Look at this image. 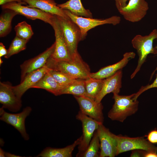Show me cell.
I'll use <instances>...</instances> for the list:
<instances>
[{"label":"cell","mask_w":157,"mask_h":157,"mask_svg":"<svg viewBox=\"0 0 157 157\" xmlns=\"http://www.w3.org/2000/svg\"><path fill=\"white\" fill-rule=\"evenodd\" d=\"M149 8L148 3L145 0H129L125 6L117 10L125 20L134 23L144 18Z\"/></svg>","instance_id":"7c38bea8"},{"label":"cell","mask_w":157,"mask_h":157,"mask_svg":"<svg viewBox=\"0 0 157 157\" xmlns=\"http://www.w3.org/2000/svg\"><path fill=\"white\" fill-rule=\"evenodd\" d=\"M46 66L27 74L20 83L13 86V91L17 97L21 98L25 92L39 81L50 70Z\"/></svg>","instance_id":"2e32d148"},{"label":"cell","mask_w":157,"mask_h":157,"mask_svg":"<svg viewBox=\"0 0 157 157\" xmlns=\"http://www.w3.org/2000/svg\"><path fill=\"white\" fill-rule=\"evenodd\" d=\"M49 71L32 88L44 89L55 95H59L60 90L64 87L55 81Z\"/></svg>","instance_id":"7402d4cb"},{"label":"cell","mask_w":157,"mask_h":157,"mask_svg":"<svg viewBox=\"0 0 157 157\" xmlns=\"http://www.w3.org/2000/svg\"><path fill=\"white\" fill-rule=\"evenodd\" d=\"M147 136L148 141L151 143H157V130L151 131Z\"/></svg>","instance_id":"4dcf8cb0"},{"label":"cell","mask_w":157,"mask_h":157,"mask_svg":"<svg viewBox=\"0 0 157 157\" xmlns=\"http://www.w3.org/2000/svg\"><path fill=\"white\" fill-rule=\"evenodd\" d=\"M130 157H143L144 151L141 150H132Z\"/></svg>","instance_id":"d6a6232c"},{"label":"cell","mask_w":157,"mask_h":157,"mask_svg":"<svg viewBox=\"0 0 157 157\" xmlns=\"http://www.w3.org/2000/svg\"><path fill=\"white\" fill-rule=\"evenodd\" d=\"M1 107L0 108V119L6 123L13 126L18 131L25 140L29 139L26 132L25 126V120L32 111L31 108L27 106L22 111L17 113H11L7 112Z\"/></svg>","instance_id":"9c48e42d"},{"label":"cell","mask_w":157,"mask_h":157,"mask_svg":"<svg viewBox=\"0 0 157 157\" xmlns=\"http://www.w3.org/2000/svg\"><path fill=\"white\" fill-rule=\"evenodd\" d=\"M153 88H157V73L156 74V77L153 82L150 84H148L144 86H142L138 91L135 93L133 98L134 100H137L138 97L145 91Z\"/></svg>","instance_id":"f546056e"},{"label":"cell","mask_w":157,"mask_h":157,"mask_svg":"<svg viewBox=\"0 0 157 157\" xmlns=\"http://www.w3.org/2000/svg\"><path fill=\"white\" fill-rule=\"evenodd\" d=\"M113 94L114 103L108 112V117L112 120L123 122L127 117L137 112L139 101L133 99L135 93L129 95Z\"/></svg>","instance_id":"7a4b0ae2"},{"label":"cell","mask_w":157,"mask_h":157,"mask_svg":"<svg viewBox=\"0 0 157 157\" xmlns=\"http://www.w3.org/2000/svg\"><path fill=\"white\" fill-rule=\"evenodd\" d=\"M57 6L62 9L68 10L75 15L92 18V13L84 7L81 0H69L64 3L58 4Z\"/></svg>","instance_id":"44dd1931"},{"label":"cell","mask_w":157,"mask_h":157,"mask_svg":"<svg viewBox=\"0 0 157 157\" xmlns=\"http://www.w3.org/2000/svg\"><path fill=\"white\" fill-rule=\"evenodd\" d=\"M55 37L54 51L50 57L57 61H69L72 59L65 41L62 31L56 16L55 15L51 25Z\"/></svg>","instance_id":"8fae6325"},{"label":"cell","mask_w":157,"mask_h":157,"mask_svg":"<svg viewBox=\"0 0 157 157\" xmlns=\"http://www.w3.org/2000/svg\"><path fill=\"white\" fill-rule=\"evenodd\" d=\"M135 54L133 52H127L123 55V58L118 62L100 69L95 73H91L90 78L98 79H104L109 77L119 70L122 69L131 59L134 58Z\"/></svg>","instance_id":"e0dca14e"},{"label":"cell","mask_w":157,"mask_h":157,"mask_svg":"<svg viewBox=\"0 0 157 157\" xmlns=\"http://www.w3.org/2000/svg\"><path fill=\"white\" fill-rule=\"evenodd\" d=\"M104 79L90 78L85 79L86 97L95 99L101 89Z\"/></svg>","instance_id":"d4e9b609"},{"label":"cell","mask_w":157,"mask_h":157,"mask_svg":"<svg viewBox=\"0 0 157 157\" xmlns=\"http://www.w3.org/2000/svg\"><path fill=\"white\" fill-rule=\"evenodd\" d=\"M55 43L41 53L33 58L26 60L20 65L21 69V81L28 73L45 66L48 59L53 53L55 48Z\"/></svg>","instance_id":"9a60e30c"},{"label":"cell","mask_w":157,"mask_h":157,"mask_svg":"<svg viewBox=\"0 0 157 157\" xmlns=\"http://www.w3.org/2000/svg\"><path fill=\"white\" fill-rule=\"evenodd\" d=\"M122 69L119 70L112 76L104 79L102 88L95 99L97 102H101L107 94L110 93L119 94L122 87Z\"/></svg>","instance_id":"ac0fdd59"},{"label":"cell","mask_w":157,"mask_h":157,"mask_svg":"<svg viewBox=\"0 0 157 157\" xmlns=\"http://www.w3.org/2000/svg\"><path fill=\"white\" fill-rule=\"evenodd\" d=\"M100 143L99 157L117 156V141L116 135L110 131L103 124L97 130Z\"/></svg>","instance_id":"30bf717a"},{"label":"cell","mask_w":157,"mask_h":157,"mask_svg":"<svg viewBox=\"0 0 157 157\" xmlns=\"http://www.w3.org/2000/svg\"><path fill=\"white\" fill-rule=\"evenodd\" d=\"M143 157H157V152L154 151H144Z\"/></svg>","instance_id":"d590c367"},{"label":"cell","mask_w":157,"mask_h":157,"mask_svg":"<svg viewBox=\"0 0 157 157\" xmlns=\"http://www.w3.org/2000/svg\"><path fill=\"white\" fill-rule=\"evenodd\" d=\"M79 106L80 111L96 121L103 123V106L94 99L84 96H74Z\"/></svg>","instance_id":"4fadbf2b"},{"label":"cell","mask_w":157,"mask_h":157,"mask_svg":"<svg viewBox=\"0 0 157 157\" xmlns=\"http://www.w3.org/2000/svg\"><path fill=\"white\" fill-rule=\"evenodd\" d=\"M5 157H22L13 154H11L9 152H5Z\"/></svg>","instance_id":"8d00e7d4"},{"label":"cell","mask_w":157,"mask_h":157,"mask_svg":"<svg viewBox=\"0 0 157 157\" xmlns=\"http://www.w3.org/2000/svg\"><path fill=\"white\" fill-rule=\"evenodd\" d=\"M22 3L17 2L8 3L1 6L3 10L9 9L14 11L18 15H23L32 20H41L51 26L55 15L47 13L35 8L23 5Z\"/></svg>","instance_id":"52a82bcc"},{"label":"cell","mask_w":157,"mask_h":157,"mask_svg":"<svg viewBox=\"0 0 157 157\" xmlns=\"http://www.w3.org/2000/svg\"><path fill=\"white\" fill-rule=\"evenodd\" d=\"M100 143L97 130L93 134L87 148L81 156L82 157H98L99 156Z\"/></svg>","instance_id":"484cf974"},{"label":"cell","mask_w":157,"mask_h":157,"mask_svg":"<svg viewBox=\"0 0 157 157\" xmlns=\"http://www.w3.org/2000/svg\"><path fill=\"white\" fill-rule=\"evenodd\" d=\"M49 72L55 81L59 85L63 87L72 83L77 79L60 71L50 69Z\"/></svg>","instance_id":"f1b7e54d"},{"label":"cell","mask_w":157,"mask_h":157,"mask_svg":"<svg viewBox=\"0 0 157 157\" xmlns=\"http://www.w3.org/2000/svg\"><path fill=\"white\" fill-rule=\"evenodd\" d=\"M115 1L116 6L118 10L125 6L127 4V1L128 0H115Z\"/></svg>","instance_id":"1f68e13d"},{"label":"cell","mask_w":157,"mask_h":157,"mask_svg":"<svg viewBox=\"0 0 157 157\" xmlns=\"http://www.w3.org/2000/svg\"><path fill=\"white\" fill-rule=\"evenodd\" d=\"M0 103L2 107L12 112L19 111L22 107L21 99L16 95L8 81L0 82Z\"/></svg>","instance_id":"5bb4252c"},{"label":"cell","mask_w":157,"mask_h":157,"mask_svg":"<svg viewBox=\"0 0 157 157\" xmlns=\"http://www.w3.org/2000/svg\"><path fill=\"white\" fill-rule=\"evenodd\" d=\"M85 80L77 79L65 86L60 90L59 95L63 94H71L74 96L86 97Z\"/></svg>","instance_id":"cb8c5ba5"},{"label":"cell","mask_w":157,"mask_h":157,"mask_svg":"<svg viewBox=\"0 0 157 157\" xmlns=\"http://www.w3.org/2000/svg\"><path fill=\"white\" fill-rule=\"evenodd\" d=\"M82 136L78 138L72 144L65 147L56 148L49 147L44 149L36 157H71L75 148L81 142Z\"/></svg>","instance_id":"ffe728a7"},{"label":"cell","mask_w":157,"mask_h":157,"mask_svg":"<svg viewBox=\"0 0 157 157\" xmlns=\"http://www.w3.org/2000/svg\"><path fill=\"white\" fill-rule=\"evenodd\" d=\"M25 2L28 7L39 9L45 12L65 18L69 17L63 9L59 8L54 0H21Z\"/></svg>","instance_id":"d6986e66"},{"label":"cell","mask_w":157,"mask_h":157,"mask_svg":"<svg viewBox=\"0 0 157 157\" xmlns=\"http://www.w3.org/2000/svg\"><path fill=\"white\" fill-rule=\"evenodd\" d=\"M28 41L15 36L12 41L8 50L7 53L4 56V58H8L12 55L25 49Z\"/></svg>","instance_id":"4316f807"},{"label":"cell","mask_w":157,"mask_h":157,"mask_svg":"<svg viewBox=\"0 0 157 157\" xmlns=\"http://www.w3.org/2000/svg\"><path fill=\"white\" fill-rule=\"evenodd\" d=\"M60 26L69 52L72 58L78 54L77 46L81 40V32L78 25L69 17L56 15Z\"/></svg>","instance_id":"277c9868"},{"label":"cell","mask_w":157,"mask_h":157,"mask_svg":"<svg viewBox=\"0 0 157 157\" xmlns=\"http://www.w3.org/2000/svg\"><path fill=\"white\" fill-rule=\"evenodd\" d=\"M5 152L3 149L1 148H0V157H5Z\"/></svg>","instance_id":"74e56055"},{"label":"cell","mask_w":157,"mask_h":157,"mask_svg":"<svg viewBox=\"0 0 157 157\" xmlns=\"http://www.w3.org/2000/svg\"><path fill=\"white\" fill-rule=\"evenodd\" d=\"M65 14L79 27L81 32V40H84L88 32L97 26L105 24L116 25L121 22V17L118 16H113L104 19H93L75 15L68 10L63 9Z\"/></svg>","instance_id":"5b68a950"},{"label":"cell","mask_w":157,"mask_h":157,"mask_svg":"<svg viewBox=\"0 0 157 157\" xmlns=\"http://www.w3.org/2000/svg\"><path fill=\"white\" fill-rule=\"evenodd\" d=\"M8 50L5 48V46L2 42L0 43V58L6 56Z\"/></svg>","instance_id":"836d02e7"},{"label":"cell","mask_w":157,"mask_h":157,"mask_svg":"<svg viewBox=\"0 0 157 157\" xmlns=\"http://www.w3.org/2000/svg\"><path fill=\"white\" fill-rule=\"evenodd\" d=\"M14 29L16 36L25 40L29 41L33 34L31 26L25 21L18 23Z\"/></svg>","instance_id":"83f0119b"},{"label":"cell","mask_w":157,"mask_h":157,"mask_svg":"<svg viewBox=\"0 0 157 157\" xmlns=\"http://www.w3.org/2000/svg\"><path fill=\"white\" fill-rule=\"evenodd\" d=\"M82 123V139L78 145L76 157H81L88 147L95 131L102 123L99 122L82 113L80 110L76 116Z\"/></svg>","instance_id":"ba28073f"},{"label":"cell","mask_w":157,"mask_h":157,"mask_svg":"<svg viewBox=\"0 0 157 157\" xmlns=\"http://www.w3.org/2000/svg\"><path fill=\"white\" fill-rule=\"evenodd\" d=\"M3 61L1 58H0V65L1 66V65L3 63Z\"/></svg>","instance_id":"ab89813d"},{"label":"cell","mask_w":157,"mask_h":157,"mask_svg":"<svg viewBox=\"0 0 157 157\" xmlns=\"http://www.w3.org/2000/svg\"><path fill=\"white\" fill-rule=\"evenodd\" d=\"M156 39H157V38H156ZM155 47V48L156 49V50H157V45L156 46V47ZM157 70V67L156 68V69L154 70V71L153 72V73L152 74V75H151V76L150 79H151L152 77L153 76H153V74H154V72H155V71H156Z\"/></svg>","instance_id":"f35d334b"},{"label":"cell","mask_w":157,"mask_h":157,"mask_svg":"<svg viewBox=\"0 0 157 157\" xmlns=\"http://www.w3.org/2000/svg\"><path fill=\"white\" fill-rule=\"evenodd\" d=\"M157 38V30L154 29L148 35H137L132 40V44L136 50L139 58L136 67L131 76V79L133 78L140 70L149 54H157L156 49L153 47V41Z\"/></svg>","instance_id":"3957f363"},{"label":"cell","mask_w":157,"mask_h":157,"mask_svg":"<svg viewBox=\"0 0 157 157\" xmlns=\"http://www.w3.org/2000/svg\"><path fill=\"white\" fill-rule=\"evenodd\" d=\"M0 16V37L6 36L11 31V22L14 17L18 14L9 9L3 10Z\"/></svg>","instance_id":"603a6c76"},{"label":"cell","mask_w":157,"mask_h":157,"mask_svg":"<svg viewBox=\"0 0 157 157\" xmlns=\"http://www.w3.org/2000/svg\"><path fill=\"white\" fill-rule=\"evenodd\" d=\"M117 141V156L122 153L134 150L157 152V147L144 137L131 138L116 135Z\"/></svg>","instance_id":"8992f818"},{"label":"cell","mask_w":157,"mask_h":157,"mask_svg":"<svg viewBox=\"0 0 157 157\" xmlns=\"http://www.w3.org/2000/svg\"><path fill=\"white\" fill-rule=\"evenodd\" d=\"M12 2H17L22 3L24 5L26 4L25 2L22 1L21 0H0V5L1 6L7 3Z\"/></svg>","instance_id":"e575fe53"},{"label":"cell","mask_w":157,"mask_h":157,"mask_svg":"<svg viewBox=\"0 0 157 157\" xmlns=\"http://www.w3.org/2000/svg\"><path fill=\"white\" fill-rule=\"evenodd\" d=\"M45 65L51 69L62 72L75 79L85 80L90 78V67L79 53L69 61H57L50 57Z\"/></svg>","instance_id":"6da1fadb"}]
</instances>
